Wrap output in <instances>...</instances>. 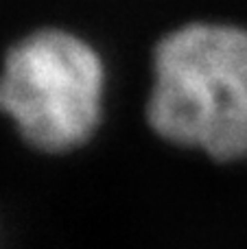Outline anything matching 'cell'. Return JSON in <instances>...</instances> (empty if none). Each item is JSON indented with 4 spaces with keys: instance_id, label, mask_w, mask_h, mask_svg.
<instances>
[{
    "instance_id": "1",
    "label": "cell",
    "mask_w": 247,
    "mask_h": 249,
    "mask_svg": "<svg viewBox=\"0 0 247 249\" xmlns=\"http://www.w3.org/2000/svg\"><path fill=\"white\" fill-rule=\"evenodd\" d=\"M144 118L175 149L219 164L247 160V26L193 20L162 35Z\"/></svg>"
},
{
    "instance_id": "2",
    "label": "cell",
    "mask_w": 247,
    "mask_h": 249,
    "mask_svg": "<svg viewBox=\"0 0 247 249\" xmlns=\"http://www.w3.org/2000/svg\"><path fill=\"white\" fill-rule=\"evenodd\" d=\"M107 68L94 44L64 26H42L7 48L0 114L42 155L88 146L105 121Z\"/></svg>"
}]
</instances>
